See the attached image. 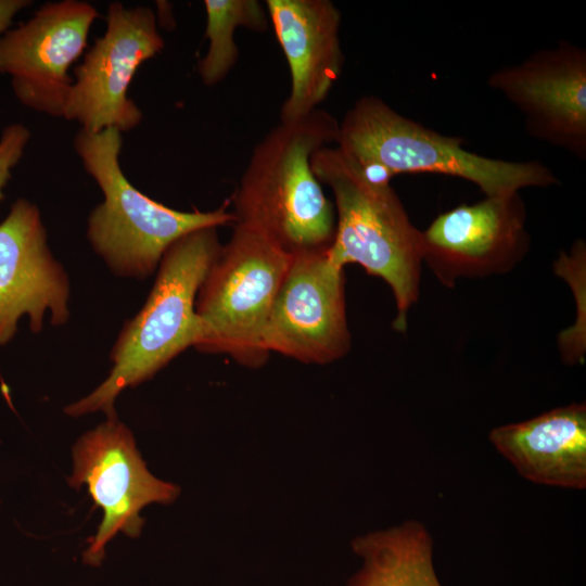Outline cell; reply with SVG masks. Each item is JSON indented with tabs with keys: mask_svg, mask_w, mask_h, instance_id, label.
Masks as SVG:
<instances>
[{
	"mask_svg": "<svg viewBox=\"0 0 586 586\" xmlns=\"http://www.w3.org/2000/svg\"><path fill=\"white\" fill-rule=\"evenodd\" d=\"M337 132V119L319 107L272 128L254 148L232 194L234 224L262 232L291 255L328 250L334 207L313 173L311 156L335 143Z\"/></svg>",
	"mask_w": 586,
	"mask_h": 586,
	"instance_id": "obj_1",
	"label": "cell"
},
{
	"mask_svg": "<svg viewBox=\"0 0 586 586\" xmlns=\"http://www.w3.org/2000/svg\"><path fill=\"white\" fill-rule=\"evenodd\" d=\"M218 227H204L177 239L164 253L151 293L138 315L126 322L112 348L110 375L91 394L67 406L79 417L103 411L117 419L119 393L150 380L198 337L195 301L221 244Z\"/></svg>",
	"mask_w": 586,
	"mask_h": 586,
	"instance_id": "obj_2",
	"label": "cell"
},
{
	"mask_svg": "<svg viewBox=\"0 0 586 586\" xmlns=\"http://www.w3.org/2000/svg\"><path fill=\"white\" fill-rule=\"evenodd\" d=\"M311 169L320 183L330 187L335 201L329 258L341 268L358 264L384 280L396 304L393 328L406 331L409 310L420 293L421 231L411 224L394 189L369 183L336 145L315 152Z\"/></svg>",
	"mask_w": 586,
	"mask_h": 586,
	"instance_id": "obj_3",
	"label": "cell"
},
{
	"mask_svg": "<svg viewBox=\"0 0 586 586\" xmlns=\"http://www.w3.org/2000/svg\"><path fill=\"white\" fill-rule=\"evenodd\" d=\"M122 143L120 131L113 127L80 129L74 139L86 171L104 194L89 216L88 238L116 275L144 279L177 239L200 228L234 224L228 202L211 212H179L141 193L120 168Z\"/></svg>",
	"mask_w": 586,
	"mask_h": 586,
	"instance_id": "obj_4",
	"label": "cell"
},
{
	"mask_svg": "<svg viewBox=\"0 0 586 586\" xmlns=\"http://www.w3.org/2000/svg\"><path fill=\"white\" fill-rule=\"evenodd\" d=\"M335 144L359 165L378 164L394 176H454L476 184L486 196L559 184L556 175L539 161L511 162L469 152L462 148L461 138L429 129L374 95L355 101L339 122Z\"/></svg>",
	"mask_w": 586,
	"mask_h": 586,
	"instance_id": "obj_5",
	"label": "cell"
},
{
	"mask_svg": "<svg viewBox=\"0 0 586 586\" xmlns=\"http://www.w3.org/2000/svg\"><path fill=\"white\" fill-rule=\"evenodd\" d=\"M291 259L262 232L234 224L199 289L193 347L252 369L265 365L264 330Z\"/></svg>",
	"mask_w": 586,
	"mask_h": 586,
	"instance_id": "obj_6",
	"label": "cell"
},
{
	"mask_svg": "<svg viewBox=\"0 0 586 586\" xmlns=\"http://www.w3.org/2000/svg\"><path fill=\"white\" fill-rule=\"evenodd\" d=\"M73 462L69 486H87L103 511L99 530L82 553L84 563L91 566L101 564L106 544L117 533L140 535L144 521L139 513L145 506L171 504L180 493L175 484L149 472L131 431L118 419H107L82 435L74 446Z\"/></svg>",
	"mask_w": 586,
	"mask_h": 586,
	"instance_id": "obj_7",
	"label": "cell"
},
{
	"mask_svg": "<svg viewBox=\"0 0 586 586\" xmlns=\"http://www.w3.org/2000/svg\"><path fill=\"white\" fill-rule=\"evenodd\" d=\"M164 48L153 11L146 7L125 8L112 2L107 9L106 30L97 38L75 68L65 106L66 119L77 120L81 129L100 131L116 128L120 132L138 126L142 113L127 97L138 67Z\"/></svg>",
	"mask_w": 586,
	"mask_h": 586,
	"instance_id": "obj_8",
	"label": "cell"
},
{
	"mask_svg": "<svg viewBox=\"0 0 586 586\" xmlns=\"http://www.w3.org/2000/svg\"><path fill=\"white\" fill-rule=\"evenodd\" d=\"M343 269L328 250L292 255L264 330L269 354L327 365L349 352Z\"/></svg>",
	"mask_w": 586,
	"mask_h": 586,
	"instance_id": "obj_9",
	"label": "cell"
},
{
	"mask_svg": "<svg viewBox=\"0 0 586 586\" xmlns=\"http://www.w3.org/2000/svg\"><path fill=\"white\" fill-rule=\"evenodd\" d=\"M531 246L519 192L486 196L438 215L421 231L422 260L445 286L512 270Z\"/></svg>",
	"mask_w": 586,
	"mask_h": 586,
	"instance_id": "obj_10",
	"label": "cell"
},
{
	"mask_svg": "<svg viewBox=\"0 0 586 586\" xmlns=\"http://www.w3.org/2000/svg\"><path fill=\"white\" fill-rule=\"evenodd\" d=\"M99 16L89 3L64 0L42 5L34 16L0 36V73L11 76L25 106L63 117L73 86L69 66L87 47Z\"/></svg>",
	"mask_w": 586,
	"mask_h": 586,
	"instance_id": "obj_11",
	"label": "cell"
},
{
	"mask_svg": "<svg viewBox=\"0 0 586 586\" xmlns=\"http://www.w3.org/2000/svg\"><path fill=\"white\" fill-rule=\"evenodd\" d=\"M487 84L524 115L527 133L586 158V50L561 40L519 64L501 67Z\"/></svg>",
	"mask_w": 586,
	"mask_h": 586,
	"instance_id": "obj_12",
	"label": "cell"
},
{
	"mask_svg": "<svg viewBox=\"0 0 586 586\" xmlns=\"http://www.w3.org/2000/svg\"><path fill=\"white\" fill-rule=\"evenodd\" d=\"M68 296L67 276L47 245L38 207L18 199L0 224V345L13 337L23 315L34 332L47 309L53 326L65 323Z\"/></svg>",
	"mask_w": 586,
	"mask_h": 586,
	"instance_id": "obj_13",
	"label": "cell"
},
{
	"mask_svg": "<svg viewBox=\"0 0 586 586\" xmlns=\"http://www.w3.org/2000/svg\"><path fill=\"white\" fill-rule=\"evenodd\" d=\"M266 10L291 75L280 120L294 122L317 110L341 76L342 14L330 0H267Z\"/></svg>",
	"mask_w": 586,
	"mask_h": 586,
	"instance_id": "obj_14",
	"label": "cell"
},
{
	"mask_svg": "<svg viewBox=\"0 0 586 586\" xmlns=\"http://www.w3.org/2000/svg\"><path fill=\"white\" fill-rule=\"evenodd\" d=\"M488 440L525 480L586 488V405L574 403L494 428Z\"/></svg>",
	"mask_w": 586,
	"mask_h": 586,
	"instance_id": "obj_15",
	"label": "cell"
},
{
	"mask_svg": "<svg viewBox=\"0 0 586 586\" xmlns=\"http://www.w3.org/2000/svg\"><path fill=\"white\" fill-rule=\"evenodd\" d=\"M362 568L347 586H442L433 563V538L418 520L369 532L352 542Z\"/></svg>",
	"mask_w": 586,
	"mask_h": 586,
	"instance_id": "obj_16",
	"label": "cell"
},
{
	"mask_svg": "<svg viewBox=\"0 0 586 586\" xmlns=\"http://www.w3.org/2000/svg\"><path fill=\"white\" fill-rule=\"evenodd\" d=\"M208 50L200 60L198 71L206 86L224 80L239 59L234 40L238 27L264 33L270 21L267 10L257 0H205Z\"/></svg>",
	"mask_w": 586,
	"mask_h": 586,
	"instance_id": "obj_17",
	"label": "cell"
},
{
	"mask_svg": "<svg viewBox=\"0 0 586 586\" xmlns=\"http://www.w3.org/2000/svg\"><path fill=\"white\" fill-rule=\"evenodd\" d=\"M30 132L22 124L7 126L0 137V202L3 199V188L11 178L12 168L21 160Z\"/></svg>",
	"mask_w": 586,
	"mask_h": 586,
	"instance_id": "obj_18",
	"label": "cell"
},
{
	"mask_svg": "<svg viewBox=\"0 0 586 586\" xmlns=\"http://www.w3.org/2000/svg\"><path fill=\"white\" fill-rule=\"evenodd\" d=\"M29 4L28 0H0V36L7 31L15 14Z\"/></svg>",
	"mask_w": 586,
	"mask_h": 586,
	"instance_id": "obj_19",
	"label": "cell"
}]
</instances>
